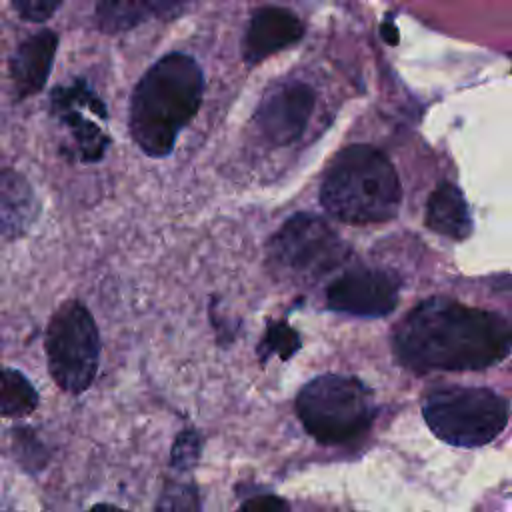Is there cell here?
I'll return each mask as SVG.
<instances>
[{
    "label": "cell",
    "instance_id": "6da1fadb",
    "mask_svg": "<svg viewBox=\"0 0 512 512\" xmlns=\"http://www.w3.org/2000/svg\"><path fill=\"white\" fill-rule=\"evenodd\" d=\"M512 330L504 316L450 298H428L396 328V360L418 374L484 370L510 354Z\"/></svg>",
    "mask_w": 512,
    "mask_h": 512
},
{
    "label": "cell",
    "instance_id": "7a4b0ae2",
    "mask_svg": "<svg viewBox=\"0 0 512 512\" xmlns=\"http://www.w3.org/2000/svg\"><path fill=\"white\" fill-rule=\"evenodd\" d=\"M204 94V74L198 62L182 52H170L154 62L134 88L128 128L136 146L150 158H164L196 116Z\"/></svg>",
    "mask_w": 512,
    "mask_h": 512
},
{
    "label": "cell",
    "instance_id": "3957f363",
    "mask_svg": "<svg viewBox=\"0 0 512 512\" xmlns=\"http://www.w3.org/2000/svg\"><path fill=\"white\" fill-rule=\"evenodd\" d=\"M402 186L384 152L368 144L340 150L324 172L320 204L346 224H382L398 214Z\"/></svg>",
    "mask_w": 512,
    "mask_h": 512
},
{
    "label": "cell",
    "instance_id": "277c9868",
    "mask_svg": "<svg viewBox=\"0 0 512 512\" xmlns=\"http://www.w3.org/2000/svg\"><path fill=\"white\" fill-rule=\"evenodd\" d=\"M376 412L372 390L356 376L322 374L296 396L302 426L324 446L354 442L370 430Z\"/></svg>",
    "mask_w": 512,
    "mask_h": 512
},
{
    "label": "cell",
    "instance_id": "5b68a950",
    "mask_svg": "<svg viewBox=\"0 0 512 512\" xmlns=\"http://www.w3.org/2000/svg\"><path fill=\"white\" fill-rule=\"evenodd\" d=\"M508 414V400L480 386H440L422 398V416L432 434L458 448L490 444L506 428Z\"/></svg>",
    "mask_w": 512,
    "mask_h": 512
},
{
    "label": "cell",
    "instance_id": "8992f818",
    "mask_svg": "<svg viewBox=\"0 0 512 512\" xmlns=\"http://www.w3.org/2000/svg\"><path fill=\"white\" fill-rule=\"evenodd\" d=\"M48 372L68 394H82L96 378L100 336L90 310L80 300H66L50 316L44 336Z\"/></svg>",
    "mask_w": 512,
    "mask_h": 512
},
{
    "label": "cell",
    "instance_id": "52a82bcc",
    "mask_svg": "<svg viewBox=\"0 0 512 512\" xmlns=\"http://www.w3.org/2000/svg\"><path fill=\"white\" fill-rule=\"evenodd\" d=\"M350 260V246L320 216H290L268 242V262L292 280H318Z\"/></svg>",
    "mask_w": 512,
    "mask_h": 512
},
{
    "label": "cell",
    "instance_id": "ba28073f",
    "mask_svg": "<svg viewBox=\"0 0 512 512\" xmlns=\"http://www.w3.org/2000/svg\"><path fill=\"white\" fill-rule=\"evenodd\" d=\"M400 294V282L392 272L378 268H354L336 276L326 288V304L330 310L360 316H388Z\"/></svg>",
    "mask_w": 512,
    "mask_h": 512
},
{
    "label": "cell",
    "instance_id": "9c48e42d",
    "mask_svg": "<svg viewBox=\"0 0 512 512\" xmlns=\"http://www.w3.org/2000/svg\"><path fill=\"white\" fill-rule=\"evenodd\" d=\"M86 110L108 118L104 102L84 80H74L70 86H56L50 92V112L70 130L74 140L72 156L82 162H98L106 154L110 138L94 120L84 116Z\"/></svg>",
    "mask_w": 512,
    "mask_h": 512
},
{
    "label": "cell",
    "instance_id": "30bf717a",
    "mask_svg": "<svg viewBox=\"0 0 512 512\" xmlns=\"http://www.w3.org/2000/svg\"><path fill=\"white\" fill-rule=\"evenodd\" d=\"M316 102L314 90L304 82H282L268 90L256 108L254 122L258 132L276 146L296 142L312 116Z\"/></svg>",
    "mask_w": 512,
    "mask_h": 512
},
{
    "label": "cell",
    "instance_id": "8fae6325",
    "mask_svg": "<svg viewBox=\"0 0 512 512\" xmlns=\"http://www.w3.org/2000/svg\"><path fill=\"white\" fill-rule=\"evenodd\" d=\"M56 50L58 34L50 28H44L18 44L8 60V70L18 100L30 98L46 86L54 66Z\"/></svg>",
    "mask_w": 512,
    "mask_h": 512
},
{
    "label": "cell",
    "instance_id": "7c38bea8",
    "mask_svg": "<svg viewBox=\"0 0 512 512\" xmlns=\"http://www.w3.org/2000/svg\"><path fill=\"white\" fill-rule=\"evenodd\" d=\"M304 34V26L290 10L268 6L250 20L244 38V60L258 64L264 58L296 44Z\"/></svg>",
    "mask_w": 512,
    "mask_h": 512
},
{
    "label": "cell",
    "instance_id": "4fadbf2b",
    "mask_svg": "<svg viewBox=\"0 0 512 512\" xmlns=\"http://www.w3.org/2000/svg\"><path fill=\"white\" fill-rule=\"evenodd\" d=\"M40 214V200L30 180L12 170H0V238L16 240L24 236Z\"/></svg>",
    "mask_w": 512,
    "mask_h": 512
},
{
    "label": "cell",
    "instance_id": "5bb4252c",
    "mask_svg": "<svg viewBox=\"0 0 512 512\" xmlns=\"http://www.w3.org/2000/svg\"><path fill=\"white\" fill-rule=\"evenodd\" d=\"M424 222L440 236L466 240L472 234V218L462 190L452 182H440L428 196Z\"/></svg>",
    "mask_w": 512,
    "mask_h": 512
},
{
    "label": "cell",
    "instance_id": "9a60e30c",
    "mask_svg": "<svg viewBox=\"0 0 512 512\" xmlns=\"http://www.w3.org/2000/svg\"><path fill=\"white\" fill-rule=\"evenodd\" d=\"M182 0H96L94 18L102 32H126L152 16L174 10Z\"/></svg>",
    "mask_w": 512,
    "mask_h": 512
},
{
    "label": "cell",
    "instance_id": "2e32d148",
    "mask_svg": "<svg viewBox=\"0 0 512 512\" xmlns=\"http://www.w3.org/2000/svg\"><path fill=\"white\" fill-rule=\"evenodd\" d=\"M34 384L16 368L0 366V418H22L38 408Z\"/></svg>",
    "mask_w": 512,
    "mask_h": 512
},
{
    "label": "cell",
    "instance_id": "e0dca14e",
    "mask_svg": "<svg viewBox=\"0 0 512 512\" xmlns=\"http://www.w3.org/2000/svg\"><path fill=\"white\" fill-rule=\"evenodd\" d=\"M298 348H300V338L292 326H288L286 322H270L256 352L262 362H266V358L274 354L280 356L282 360H288Z\"/></svg>",
    "mask_w": 512,
    "mask_h": 512
},
{
    "label": "cell",
    "instance_id": "ac0fdd59",
    "mask_svg": "<svg viewBox=\"0 0 512 512\" xmlns=\"http://www.w3.org/2000/svg\"><path fill=\"white\" fill-rule=\"evenodd\" d=\"M12 432H14L12 446H14L18 462L30 472H38L40 468H44L48 456L44 452L42 442L32 434V430L30 428H14Z\"/></svg>",
    "mask_w": 512,
    "mask_h": 512
},
{
    "label": "cell",
    "instance_id": "d6986e66",
    "mask_svg": "<svg viewBox=\"0 0 512 512\" xmlns=\"http://www.w3.org/2000/svg\"><path fill=\"white\" fill-rule=\"evenodd\" d=\"M200 456V436L196 430H182L174 440L172 466L178 470H190Z\"/></svg>",
    "mask_w": 512,
    "mask_h": 512
},
{
    "label": "cell",
    "instance_id": "ffe728a7",
    "mask_svg": "<svg viewBox=\"0 0 512 512\" xmlns=\"http://www.w3.org/2000/svg\"><path fill=\"white\" fill-rule=\"evenodd\" d=\"M20 18L28 22H46L60 8L62 0H10Z\"/></svg>",
    "mask_w": 512,
    "mask_h": 512
},
{
    "label": "cell",
    "instance_id": "44dd1931",
    "mask_svg": "<svg viewBox=\"0 0 512 512\" xmlns=\"http://www.w3.org/2000/svg\"><path fill=\"white\" fill-rule=\"evenodd\" d=\"M242 508L244 510H256V512H274V510H286L288 502H284L278 496L264 494V496H254V498L242 502Z\"/></svg>",
    "mask_w": 512,
    "mask_h": 512
},
{
    "label": "cell",
    "instance_id": "7402d4cb",
    "mask_svg": "<svg viewBox=\"0 0 512 512\" xmlns=\"http://www.w3.org/2000/svg\"><path fill=\"white\" fill-rule=\"evenodd\" d=\"M380 34H382V38H384L390 46H394V44L398 42V28H396L390 20L382 22V26H380Z\"/></svg>",
    "mask_w": 512,
    "mask_h": 512
}]
</instances>
